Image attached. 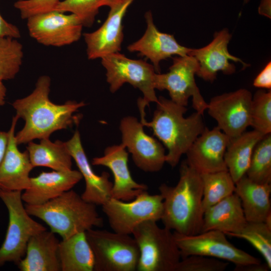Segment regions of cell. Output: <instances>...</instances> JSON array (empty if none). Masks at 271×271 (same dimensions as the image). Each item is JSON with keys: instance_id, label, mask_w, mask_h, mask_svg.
Segmentation results:
<instances>
[{"instance_id": "1", "label": "cell", "mask_w": 271, "mask_h": 271, "mask_svg": "<svg viewBox=\"0 0 271 271\" xmlns=\"http://www.w3.org/2000/svg\"><path fill=\"white\" fill-rule=\"evenodd\" d=\"M50 86V77L41 76L31 94L12 103L16 115L25 122L23 128L15 135L18 145L35 139H49L53 132L66 129L78 120L74 113L85 106V103L69 100L56 104L49 98Z\"/></svg>"}, {"instance_id": "2", "label": "cell", "mask_w": 271, "mask_h": 271, "mask_svg": "<svg viewBox=\"0 0 271 271\" xmlns=\"http://www.w3.org/2000/svg\"><path fill=\"white\" fill-rule=\"evenodd\" d=\"M179 173L176 186L162 184L159 187L163 203L161 220L164 227L174 232L195 235L202 231L204 215L201 175L186 160L182 162Z\"/></svg>"}, {"instance_id": "3", "label": "cell", "mask_w": 271, "mask_h": 271, "mask_svg": "<svg viewBox=\"0 0 271 271\" xmlns=\"http://www.w3.org/2000/svg\"><path fill=\"white\" fill-rule=\"evenodd\" d=\"M156 104L151 121L145 120L142 124L151 128L163 143L168 151L166 162L175 167L206 128L203 115L195 111L185 117L186 106L163 96L158 97Z\"/></svg>"}, {"instance_id": "4", "label": "cell", "mask_w": 271, "mask_h": 271, "mask_svg": "<svg viewBox=\"0 0 271 271\" xmlns=\"http://www.w3.org/2000/svg\"><path fill=\"white\" fill-rule=\"evenodd\" d=\"M25 206L29 215L43 220L62 239L103 225L96 205L71 189L43 204Z\"/></svg>"}, {"instance_id": "5", "label": "cell", "mask_w": 271, "mask_h": 271, "mask_svg": "<svg viewBox=\"0 0 271 271\" xmlns=\"http://www.w3.org/2000/svg\"><path fill=\"white\" fill-rule=\"evenodd\" d=\"M156 221L147 220L138 225L131 234L140 250L139 271H175L181 259L172 230L159 227Z\"/></svg>"}, {"instance_id": "6", "label": "cell", "mask_w": 271, "mask_h": 271, "mask_svg": "<svg viewBox=\"0 0 271 271\" xmlns=\"http://www.w3.org/2000/svg\"><path fill=\"white\" fill-rule=\"evenodd\" d=\"M101 59L111 92H115L126 83L142 92L143 98L138 99V106L140 121L144 122L146 120V107L151 102L157 103L158 100L154 86L156 72L153 65L142 60L129 59L119 52L104 56Z\"/></svg>"}, {"instance_id": "7", "label": "cell", "mask_w": 271, "mask_h": 271, "mask_svg": "<svg viewBox=\"0 0 271 271\" xmlns=\"http://www.w3.org/2000/svg\"><path fill=\"white\" fill-rule=\"evenodd\" d=\"M0 199L6 206L9 223L5 239L0 246V267L12 262L17 264L25 256L28 243L34 235L46 230L34 220L23 204L21 191L0 189Z\"/></svg>"}, {"instance_id": "8", "label": "cell", "mask_w": 271, "mask_h": 271, "mask_svg": "<svg viewBox=\"0 0 271 271\" xmlns=\"http://www.w3.org/2000/svg\"><path fill=\"white\" fill-rule=\"evenodd\" d=\"M85 234L94 255V270L137 269L140 250L133 237L93 228L87 230Z\"/></svg>"}, {"instance_id": "9", "label": "cell", "mask_w": 271, "mask_h": 271, "mask_svg": "<svg viewBox=\"0 0 271 271\" xmlns=\"http://www.w3.org/2000/svg\"><path fill=\"white\" fill-rule=\"evenodd\" d=\"M102 208L113 231L130 235L141 223L161 219L163 197L160 194L150 195L145 191L129 201L111 197Z\"/></svg>"}, {"instance_id": "10", "label": "cell", "mask_w": 271, "mask_h": 271, "mask_svg": "<svg viewBox=\"0 0 271 271\" xmlns=\"http://www.w3.org/2000/svg\"><path fill=\"white\" fill-rule=\"evenodd\" d=\"M199 64L192 56L187 55L173 59V64L167 73L155 75V89L167 90L171 100L175 103L186 106L192 97V107L203 115L208 105L195 82V75Z\"/></svg>"}, {"instance_id": "11", "label": "cell", "mask_w": 271, "mask_h": 271, "mask_svg": "<svg viewBox=\"0 0 271 271\" xmlns=\"http://www.w3.org/2000/svg\"><path fill=\"white\" fill-rule=\"evenodd\" d=\"M173 234L181 259L191 255H203L231 262L235 264V269L261 263L258 258L230 243L226 234L220 231L209 230L195 235Z\"/></svg>"}, {"instance_id": "12", "label": "cell", "mask_w": 271, "mask_h": 271, "mask_svg": "<svg viewBox=\"0 0 271 271\" xmlns=\"http://www.w3.org/2000/svg\"><path fill=\"white\" fill-rule=\"evenodd\" d=\"M30 36L46 46L63 47L78 41L83 27L75 15L56 10L38 14L27 19Z\"/></svg>"}, {"instance_id": "13", "label": "cell", "mask_w": 271, "mask_h": 271, "mask_svg": "<svg viewBox=\"0 0 271 271\" xmlns=\"http://www.w3.org/2000/svg\"><path fill=\"white\" fill-rule=\"evenodd\" d=\"M252 95L246 89L217 95L208 103V114L230 139L235 138L251 125Z\"/></svg>"}, {"instance_id": "14", "label": "cell", "mask_w": 271, "mask_h": 271, "mask_svg": "<svg viewBox=\"0 0 271 271\" xmlns=\"http://www.w3.org/2000/svg\"><path fill=\"white\" fill-rule=\"evenodd\" d=\"M144 126L134 116L122 118L119 125L121 144L131 153L139 168L146 172H157L166 162L165 149L158 140L145 132Z\"/></svg>"}, {"instance_id": "15", "label": "cell", "mask_w": 271, "mask_h": 271, "mask_svg": "<svg viewBox=\"0 0 271 271\" xmlns=\"http://www.w3.org/2000/svg\"><path fill=\"white\" fill-rule=\"evenodd\" d=\"M134 0H114L108 16L96 31L83 35L89 59L93 60L119 52L123 38L122 19Z\"/></svg>"}, {"instance_id": "16", "label": "cell", "mask_w": 271, "mask_h": 271, "mask_svg": "<svg viewBox=\"0 0 271 271\" xmlns=\"http://www.w3.org/2000/svg\"><path fill=\"white\" fill-rule=\"evenodd\" d=\"M229 141L218 126L206 127L186 152V161L200 174L228 171L224 155Z\"/></svg>"}, {"instance_id": "17", "label": "cell", "mask_w": 271, "mask_h": 271, "mask_svg": "<svg viewBox=\"0 0 271 271\" xmlns=\"http://www.w3.org/2000/svg\"><path fill=\"white\" fill-rule=\"evenodd\" d=\"M231 35L224 29L216 33L213 40L207 46L199 49H191L188 55L193 56L199 64L196 75L203 80L212 82L218 72L230 75L235 71V67L230 61L240 62L244 68L248 64L239 58L231 55L228 44Z\"/></svg>"}, {"instance_id": "18", "label": "cell", "mask_w": 271, "mask_h": 271, "mask_svg": "<svg viewBox=\"0 0 271 271\" xmlns=\"http://www.w3.org/2000/svg\"><path fill=\"white\" fill-rule=\"evenodd\" d=\"M128 154L122 144L107 147L101 157L92 159V164L107 167L112 173L114 182L111 197L124 201L134 199L139 194L147 191V185L135 181L128 166Z\"/></svg>"}, {"instance_id": "19", "label": "cell", "mask_w": 271, "mask_h": 271, "mask_svg": "<svg viewBox=\"0 0 271 271\" xmlns=\"http://www.w3.org/2000/svg\"><path fill=\"white\" fill-rule=\"evenodd\" d=\"M147 29L143 36L127 47L130 52H137L153 63L157 73H160V63L173 55H188L191 49L179 44L173 35L159 31L150 11L145 14Z\"/></svg>"}, {"instance_id": "20", "label": "cell", "mask_w": 271, "mask_h": 271, "mask_svg": "<svg viewBox=\"0 0 271 271\" xmlns=\"http://www.w3.org/2000/svg\"><path fill=\"white\" fill-rule=\"evenodd\" d=\"M19 119L16 115L13 118L7 148L0 163V189L3 190L22 192L27 189L34 168L28 151L22 152L18 148L15 131Z\"/></svg>"}, {"instance_id": "21", "label": "cell", "mask_w": 271, "mask_h": 271, "mask_svg": "<svg viewBox=\"0 0 271 271\" xmlns=\"http://www.w3.org/2000/svg\"><path fill=\"white\" fill-rule=\"evenodd\" d=\"M65 143L85 180V188L81 195L82 198L95 205L102 206L111 197L113 183L109 180V174L104 171L100 175H97L94 172L82 147L78 130Z\"/></svg>"}, {"instance_id": "22", "label": "cell", "mask_w": 271, "mask_h": 271, "mask_svg": "<svg viewBox=\"0 0 271 271\" xmlns=\"http://www.w3.org/2000/svg\"><path fill=\"white\" fill-rule=\"evenodd\" d=\"M82 178L79 171L72 169L43 171L31 177L29 187L22 193V199L27 204H43L71 190Z\"/></svg>"}, {"instance_id": "23", "label": "cell", "mask_w": 271, "mask_h": 271, "mask_svg": "<svg viewBox=\"0 0 271 271\" xmlns=\"http://www.w3.org/2000/svg\"><path fill=\"white\" fill-rule=\"evenodd\" d=\"M47 229L31 237L25 256L17 264L21 271H60L58 256L59 241Z\"/></svg>"}, {"instance_id": "24", "label": "cell", "mask_w": 271, "mask_h": 271, "mask_svg": "<svg viewBox=\"0 0 271 271\" xmlns=\"http://www.w3.org/2000/svg\"><path fill=\"white\" fill-rule=\"evenodd\" d=\"M247 222L240 200L234 193L204 211L201 232L214 230L229 236L240 231Z\"/></svg>"}, {"instance_id": "25", "label": "cell", "mask_w": 271, "mask_h": 271, "mask_svg": "<svg viewBox=\"0 0 271 271\" xmlns=\"http://www.w3.org/2000/svg\"><path fill=\"white\" fill-rule=\"evenodd\" d=\"M234 193L240 200L247 222H264L271 215L270 184L257 183L245 175L235 183Z\"/></svg>"}, {"instance_id": "26", "label": "cell", "mask_w": 271, "mask_h": 271, "mask_svg": "<svg viewBox=\"0 0 271 271\" xmlns=\"http://www.w3.org/2000/svg\"><path fill=\"white\" fill-rule=\"evenodd\" d=\"M58 256L62 271L94 270V258L85 232L59 242Z\"/></svg>"}, {"instance_id": "27", "label": "cell", "mask_w": 271, "mask_h": 271, "mask_svg": "<svg viewBox=\"0 0 271 271\" xmlns=\"http://www.w3.org/2000/svg\"><path fill=\"white\" fill-rule=\"evenodd\" d=\"M264 136L253 129L245 131L239 136L230 139L224 161L235 183L246 175L254 148Z\"/></svg>"}, {"instance_id": "28", "label": "cell", "mask_w": 271, "mask_h": 271, "mask_svg": "<svg viewBox=\"0 0 271 271\" xmlns=\"http://www.w3.org/2000/svg\"><path fill=\"white\" fill-rule=\"evenodd\" d=\"M27 151L34 168L46 167L61 171L72 169V158L65 142H52L49 138L41 140L39 144L31 141L28 143Z\"/></svg>"}, {"instance_id": "29", "label": "cell", "mask_w": 271, "mask_h": 271, "mask_svg": "<svg viewBox=\"0 0 271 271\" xmlns=\"http://www.w3.org/2000/svg\"><path fill=\"white\" fill-rule=\"evenodd\" d=\"M200 175L203 185L204 212L210 207L234 193L235 183L228 171Z\"/></svg>"}, {"instance_id": "30", "label": "cell", "mask_w": 271, "mask_h": 271, "mask_svg": "<svg viewBox=\"0 0 271 271\" xmlns=\"http://www.w3.org/2000/svg\"><path fill=\"white\" fill-rule=\"evenodd\" d=\"M246 176L257 183L270 184V133L264 135L255 146Z\"/></svg>"}, {"instance_id": "31", "label": "cell", "mask_w": 271, "mask_h": 271, "mask_svg": "<svg viewBox=\"0 0 271 271\" xmlns=\"http://www.w3.org/2000/svg\"><path fill=\"white\" fill-rule=\"evenodd\" d=\"M17 39L0 35V81L14 79L20 70L24 51Z\"/></svg>"}, {"instance_id": "32", "label": "cell", "mask_w": 271, "mask_h": 271, "mask_svg": "<svg viewBox=\"0 0 271 271\" xmlns=\"http://www.w3.org/2000/svg\"><path fill=\"white\" fill-rule=\"evenodd\" d=\"M229 236L243 239L249 242L264 258L271 268V225L264 222H247L239 232Z\"/></svg>"}, {"instance_id": "33", "label": "cell", "mask_w": 271, "mask_h": 271, "mask_svg": "<svg viewBox=\"0 0 271 271\" xmlns=\"http://www.w3.org/2000/svg\"><path fill=\"white\" fill-rule=\"evenodd\" d=\"M114 0H63L60 1L55 10L76 15L83 27H91L103 6L109 7Z\"/></svg>"}, {"instance_id": "34", "label": "cell", "mask_w": 271, "mask_h": 271, "mask_svg": "<svg viewBox=\"0 0 271 271\" xmlns=\"http://www.w3.org/2000/svg\"><path fill=\"white\" fill-rule=\"evenodd\" d=\"M250 126L263 135L271 133L270 90H259L252 95Z\"/></svg>"}, {"instance_id": "35", "label": "cell", "mask_w": 271, "mask_h": 271, "mask_svg": "<svg viewBox=\"0 0 271 271\" xmlns=\"http://www.w3.org/2000/svg\"><path fill=\"white\" fill-rule=\"evenodd\" d=\"M228 262L200 255H191L182 258L175 271H223Z\"/></svg>"}, {"instance_id": "36", "label": "cell", "mask_w": 271, "mask_h": 271, "mask_svg": "<svg viewBox=\"0 0 271 271\" xmlns=\"http://www.w3.org/2000/svg\"><path fill=\"white\" fill-rule=\"evenodd\" d=\"M60 0H18L14 4L23 19L38 14L54 11Z\"/></svg>"}, {"instance_id": "37", "label": "cell", "mask_w": 271, "mask_h": 271, "mask_svg": "<svg viewBox=\"0 0 271 271\" xmlns=\"http://www.w3.org/2000/svg\"><path fill=\"white\" fill-rule=\"evenodd\" d=\"M253 85L258 88L270 89L271 63L269 62L254 79Z\"/></svg>"}, {"instance_id": "38", "label": "cell", "mask_w": 271, "mask_h": 271, "mask_svg": "<svg viewBox=\"0 0 271 271\" xmlns=\"http://www.w3.org/2000/svg\"><path fill=\"white\" fill-rule=\"evenodd\" d=\"M0 35L18 39L21 37L19 28L6 21L0 13Z\"/></svg>"}, {"instance_id": "39", "label": "cell", "mask_w": 271, "mask_h": 271, "mask_svg": "<svg viewBox=\"0 0 271 271\" xmlns=\"http://www.w3.org/2000/svg\"><path fill=\"white\" fill-rule=\"evenodd\" d=\"M9 141V132L0 130V163L5 154Z\"/></svg>"}, {"instance_id": "40", "label": "cell", "mask_w": 271, "mask_h": 271, "mask_svg": "<svg viewBox=\"0 0 271 271\" xmlns=\"http://www.w3.org/2000/svg\"><path fill=\"white\" fill-rule=\"evenodd\" d=\"M271 0H261L258 8V13L260 15L267 18L271 17Z\"/></svg>"}, {"instance_id": "41", "label": "cell", "mask_w": 271, "mask_h": 271, "mask_svg": "<svg viewBox=\"0 0 271 271\" xmlns=\"http://www.w3.org/2000/svg\"><path fill=\"white\" fill-rule=\"evenodd\" d=\"M6 94V87L3 83V81H0V106L4 105L5 103Z\"/></svg>"}, {"instance_id": "42", "label": "cell", "mask_w": 271, "mask_h": 271, "mask_svg": "<svg viewBox=\"0 0 271 271\" xmlns=\"http://www.w3.org/2000/svg\"><path fill=\"white\" fill-rule=\"evenodd\" d=\"M250 0H244V3H247Z\"/></svg>"}]
</instances>
